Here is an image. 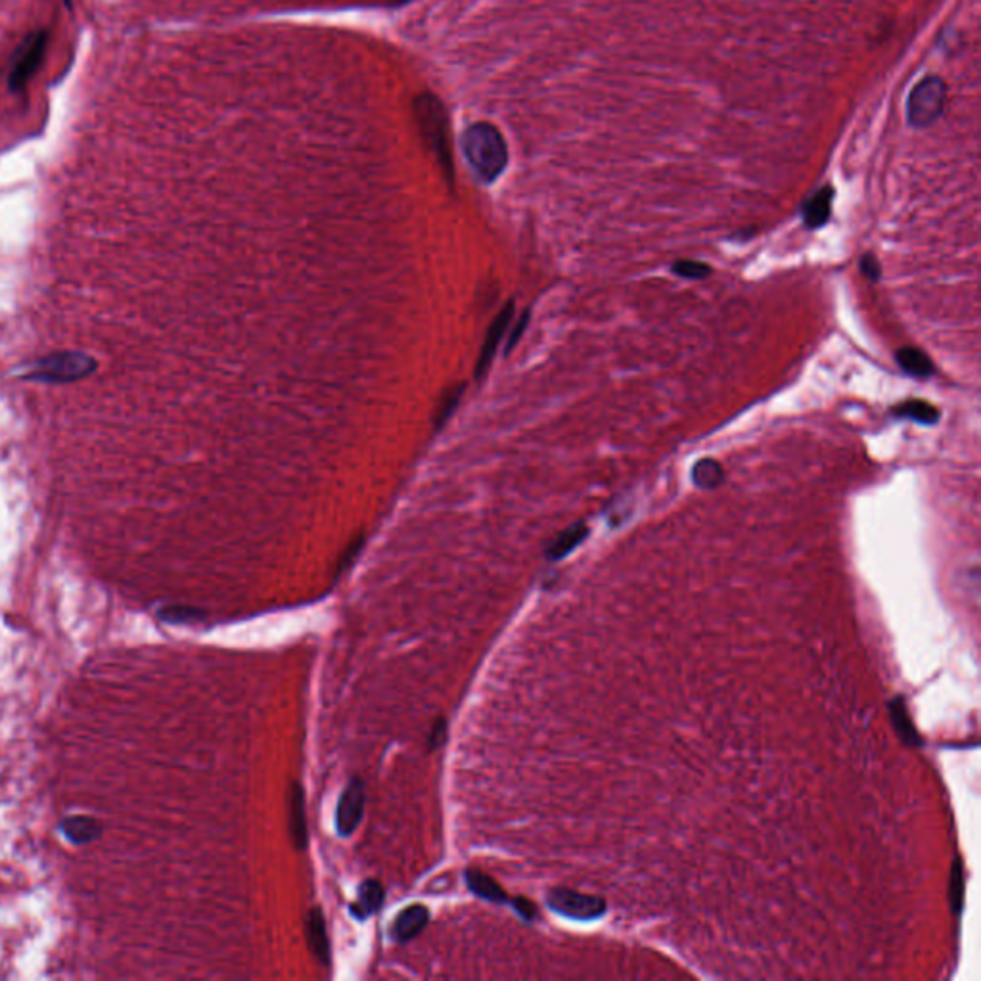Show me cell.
Segmentation results:
<instances>
[{"instance_id":"obj_23","label":"cell","mask_w":981,"mask_h":981,"mask_svg":"<svg viewBox=\"0 0 981 981\" xmlns=\"http://www.w3.org/2000/svg\"><path fill=\"white\" fill-rule=\"evenodd\" d=\"M461 395H462V385L449 389V392L443 395L442 403H439V407H437V414H435V426L437 428H442L445 422L449 420V416L454 413L456 404H459V401H461Z\"/></svg>"},{"instance_id":"obj_29","label":"cell","mask_w":981,"mask_h":981,"mask_svg":"<svg viewBox=\"0 0 981 981\" xmlns=\"http://www.w3.org/2000/svg\"><path fill=\"white\" fill-rule=\"evenodd\" d=\"M63 3H65L67 8H72V0H63Z\"/></svg>"},{"instance_id":"obj_8","label":"cell","mask_w":981,"mask_h":981,"mask_svg":"<svg viewBox=\"0 0 981 981\" xmlns=\"http://www.w3.org/2000/svg\"><path fill=\"white\" fill-rule=\"evenodd\" d=\"M514 301H509L506 306L499 311V315L493 318V323L489 325V330L485 334V340H483V345L480 349V355H478V364H476V378L481 380L485 374L489 366L493 364L495 361V355L499 351V344L502 342V337L506 334V330L510 328V323L514 318Z\"/></svg>"},{"instance_id":"obj_4","label":"cell","mask_w":981,"mask_h":981,"mask_svg":"<svg viewBox=\"0 0 981 981\" xmlns=\"http://www.w3.org/2000/svg\"><path fill=\"white\" fill-rule=\"evenodd\" d=\"M547 903L558 915L573 920H597L606 915V901L598 895H587L566 888L549 891Z\"/></svg>"},{"instance_id":"obj_13","label":"cell","mask_w":981,"mask_h":981,"mask_svg":"<svg viewBox=\"0 0 981 981\" xmlns=\"http://www.w3.org/2000/svg\"><path fill=\"white\" fill-rule=\"evenodd\" d=\"M385 889L378 879H364L359 888V899L351 905V915L357 920H366L382 908Z\"/></svg>"},{"instance_id":"obj_20","label":"cell","mask_w":981,"mask_h":981,"mask_svg":"<svg viewBox=\"0 0 981 981\" xmlns=\"http://www.w3.org/2000/svg\"><path fill=\"white\" fill-rule=\"evenodd\" d=\"M63 832L72 841L84 843V841L94 840L100 834V828L89 817H77V819H70L63 822Z\"/></svg>"},{"instance_id":"obj_5","label":"cell","mask_w":981,"mask_h":981,"mask_svg":"<svg viewBox=\"0 0 981 981\" xmlns=\"http://www.w3.org/2000/svg\"><path fill=\"white\" fill-rule=\"evenodd\" d=\"M48 33L44 29L33 33L25 39L18 54L14 58V65L10 72V89L14 92H20L27 87V83L35 77L39 67L43 65L44 53H46Z\"/></svg>"},{"instance_id":"obj_2","label":"cell","mask_w":981,"mask_h":981,"mask_svg":"<svg viewBox=\"0 0 981 981\" xmlns=\"http://www.w3.org/2000/svg\"><path fill=\"white\" fill-rule=\"evenodd\" d=\"M947 102V84L941 77L929 75L910 91L907 100L908 125L924 129L939 120Z\"/></svg>"},{"instance_id":"obj_18","label":"cell","mask_w":981,"mask_h":981,"mask_svg":"<svg viewBox=\"0 0 981 981\" xmlns=\"http://www.w3.org/2000/svg\"><path fill=\"white\" fill-rule=\"evenodd\" d=\"M724 480V468L715 459H702L692 468V481L700 489H717Z\"/></svg>"},{"instance_id":"obj_9","label":"cell","mask_w":981,"mask_h":981,"mask_svg":"<svg viewBox=\"0 0 981 981\" xmlns=\"http://www.w3.org/2000/svg\"><path fill=\"white\" fill-rule=\"evenodd\" d=\"M287 826H290L296 850H306L309 843L306 796H303V786L297 781H294L287 790Z\"/></svg>"},{"instance_id":"obj_10","label":"cell","mask_w":981,"mask_h":981,"mask_svg":"<svg viewBox=\"0 0 981 981\" xmlns=\"http://www.w3.org/2000/svg\"><path fill=\"white\" fill-rule=\"evenodd\" d=\"M306 934H307V943H309V949H311L313 957L318 960L320 966L330 968L332 953H330L326 918H325V912L320 910L318 907H313L309 910L307 922H306Z\"/></svg>"},{"instance_id":"obj_21","label":"cell","mask_w":981,"mask_h":981,"mask_svg":"<svg viewBox=\"0 0 981 981\" xmlns=\"http://www.w3.org/2000/svg\"><path fill=\"white\" fill-rule=\"evenodd\" d=\"M671 270L675 275H679L681 278H686V280H700V278H705V277L712 275V267H709L707 263H702V261H694V259L675 261L671 265Z\"/></svg>"},{"instance_id":"obj_17","label":"cell","mask_w":981,"mask_h":981,"mask_svg":"<svg viewBox=\"0 0 981 981\" xmlns=\"http://www.w3.org/2000/svg\"><path fill=\"white\" fill-rule=\"evenodd\" d=\"M893 416L908 418V420L918 422V424L932 426V424H937L941 413H939L937 407H934L932 403L915 399V401H905V403L898 404V407L893 409Z\"/></svg>"},{"instance_id":"obj_14","label":"cell","mask_w":981,"mask_h":981,"mask_svg":"<svg viewBox=\"0 0 981 981\" xmlns=\"http://www.w3.org/2000/svg\"><path fill=\"white\" fill-rule=\"evenodd\" d=\"M587 537H588L587 523L585 521L573 523V526H569L566 531H562L552 540L550 547L547 549V558L552 562L562 560V558H566L569 552L578 549Z\"/></svg>"},{"instance_id":"obj_25","label":"cell","mask_w":981,"mask_h":981,"mask_svg":"<svg viewBox=\"0 0 981 981\" xmlns=\"http://www.w3.org/2000/svg\"><path fill=\"white\" fill-rule=\"evenodd\" d=\"M859 268L870 282H878L879 277H882V265H879L874 253H865V256L859 259Z\"/></svg>"},{"instance_id":"obj_19","label":"cell","mask_w":981,"mask_h":981,"mask_svg":"<svg viewBox=\"0 0 981 981\" xmlns=\"http://www.w3.org/2000/svg\"><path fill=\"white\" fill-rule=\"evenodd\" d=\"M891 717H893L895 729H898V733L905 740V743H908V746H912V748L922 746V740L918 738V733L915 729V724H912L907 707H905V702L901 698H895L891 702Z\"/></svg>"},{"instance_id":"obj_11","label":"cell","mask_w":981,"mask_h":981,"mask_svg":"<svg viewBox=\"0 0 981 981\" xmlns=\"http://www.w3.org/2000/svg\"><path fill=\"white\" fill-rule=\"evenodd\" d=\"M430 910L424 905H411L404 910H401L393 926H392V937L399 943H407L414 939L422 929L428 926Z\"/></svg>"},{"instance_id":"obj_24","label":"cell","mask_w":981,"mask_h":981,"mask_svg":"<svg viewBox=\"0 0 981 981\" xmlns=\"http://www.w3.org/2000/svg\"><path fill=\"white\" fill-rule=\"evenodd\" d=\"M160 616L165 621H171V623H190V621H198V619L204 617V614H201V612L192 610V607H184V606L165 607V610H161Z\"/></svg>"},{"instance_id":"obj_6","label":"cell","mask_w":981,"mask_h":981,"mask_svg":"<svg viewBox=\"0 0 981 981\" xmlns=\"http://www.w3.org/2000/svg\"><path fill=\"white\" fill-rule=\"evenodd\" d=\"M416 112L420 115L422 125H424V129H426L428 141L432 142L433 150L439 154V160H442L445 175L451 179L452 163H451L449 141H447V121H445V115H443L442 106L437 104L435 98L424 96V98H420Z\"/></svg>"},{"instance_id":"obj_22","label":"cell","mask_w":981,"mask_h":981,"mask_svg":"<svg viewBox=\"0 0 981 981\" xmlns=\"http://www.w3.org/2000/svg\"><path fill=\"white\" fill-rule=\"evenodd\" d=\"M949 899H951L953 912L958 917L962 912V905H964V869H962V860L960 859L955 860L953 870H951Z\"/></svg>"},{"instance_id":"obj_15","label":"cell","mask_w":981,"mask_h":981,"mask_svg":"<svg viewBox=\"0 0 981 981\" xmlns=\"http://www.w3.org/2000/svg\"><path fill=\"white\" fill-rule=\"evenodd\" d=\"M466 884L470 888L471 893H476L478 898L485 899V901H490V903H497V905H502L509 901V895H506V891L495 882L493 878L483 874L481 870H466Z\"/></svg>"},{"instance_id":"obj_1","label":"cell","mask_w":981,"mask_h":981,"mask_svg":"<svg viewBox=\"0 0 981 981\" xmlns=\"http://www.w3.org/2000/svg\"><path fill=\"white\" fill-rule=\"evenodd\" d=\"M464 151L476 175L483 182H493L509 161V151L500 134L490 125H473L464 137Z\"/></svg>"},{"instance_id":"obj_27","label":"cell","mask_w":981,"mask_h":981,"mask_svg":"<svg viewBox=\"0 0 981 981\" xmlns=\"http://www.w3.org/2000/svg\"><path fill=\"white\" fill-rule=\"evenodd\" d=\"M445 736H447V723L445 719H437L433 724V731L430 734V750L443 746Z\"/></svg>"},{"instance_id":"obj_12","label":"cell","mask_w":981,"mask_h":981,"mask_svg":"<svg viewBox=\"0 0 981 981\" xmlns=\"http://www.w3.org/2000/svg\"><path fill=\"white\" fill-rule=\"evenodd\" d=\"M832 201H834V189L832 186H822V189L811 196L801 208L803 225L811 230L824 227L832 215Z\"/></svg>"},{"instance_id":"obj_7","label":"cell","mask_w":981,"mask_h":981,"mask_svg":"<svg viewBox=\"0 0 981 981\" xmlns=\"http://www.w3.org/2000/svg\"><path fill=\"white\" fill-rule=\"evenodd\" d=\"M364 801H366L364 782L361 781V778H353V781L347 784V788L342 792L340 803H337V809H335L337 834L347 838L357 830L364 815Z\"/></svg>"},{"instance_id":"obj_3","label":"cell","mask_w":981,"mask_h":981,"mask_svg":"<svg viewBox=\"0 0 981 981\" xmlns=\"http://www.w3.org/2000/svg\"><path fill=\"white\" fill-rule=\"evenodd\" d=\"M94 370L92 359L81 353H58L53 357L39 361L29 372L31 380L41 382H72L81 376H87Z\"/></svg>"},{"instance_id":"obj_26","label":"cell","mask_w":981,"mask_h":981,"mask_svg":"<svg viewBox=\"0 0 981 981\" xmlns=\"http://www.w3.org/2000/svg\"><path fill=\"white\" fill-rule=\"evenodd\" d=\"M512 905H514L516 912H518V915H520L523 920H533V918L537 917V907H535V903L529 901V899H526V898H516V899L512 901Z\"/></svg>"},{"instance_id":"obj_16","label":"cell","mask_w":981,"mask_h":981,"mask_svg":"<svg viewBox=\"0 0 981 981\" xmlns=\"http://www.w3.org/2000/svg\"><path fill=\"white\" fill-rule=\"evenodd\" d=\"M895 361L907 372V374L915 378H929L934 374V363L928 355L917 347H903L895 353Z\"/></svg>"},{"instance_id":"obj_28","label":"cell","mask_w":981,"mask_h":981,"mask_svg":"<svg viewBox=\"0 0 981 981\" xmlns=\"http://www.w3.org/2000/svg\"><path fill=\"white\" fill-rule=\"evenodd\" d=\"M528 320H529V313L526 311V313H523V315H521V318L518 320V325H516V328H514L512 335L509 337V347H506V353H510V351H512V349L516 347V344L520 342V337L523 335V332H526V326H528Z\"/></svg>"}]
</instances>
